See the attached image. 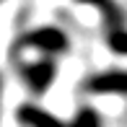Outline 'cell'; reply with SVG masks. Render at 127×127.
I'll return each mask as SVG.
<instances>
[{"label":"cell","mask_w":127,"mask_h":127,"mask_svg":"<svg viewBox=\"0 0 127 127\" xmlns=\"http://www.w3.org/2000/svg\"><path fill=\"white\" fill-rule=\"evenodd\" d=\"M0 86H3V80H0Z\"/></svg>","instance_id":"cell-8"},{"label":"cell","mask_w":127,"mask_h":127,"mask_svg":"<svg viewBox=\"0 0 127 127\" xmlns=\"http://www.w3.org/2000/svg\"><path fill=\"white\" fill-rule=\"evenodd\" d=\"M67 127H101V117L96 114V109L83 106V109H78V114L73 117V122Z\"/></svg>","instance_id":"cell-6"},{"label":"cell","mask_w":127,"mask_h":127,"mask_svg":"<svg viewBox=\"0 0 127 127\" xmlns=\"http://www.w3.org/2000/svg\"><path fill=\"white\" fill-rule=\"evenodd\" d=\"M16 119L24 127H67V122L57 119L55 114H49L47 109L36 106V104H24L16 109Z\"/></svg>","instance_id":"cell-4"},{"label":"cell","mask_w":127,"mask_h":127,"mask_svg":"<svg viewBox=\"0 0 127 127\" xmlns=\"http://www.w3.org/2000/svg\"><path fill=\"white\" fill-rule=\"evenodd\" d=\"M18 47H34V49L47 52V55H62V52H67L70 42H67V36L60 31V29L44 26V29L31 31V34H24L21 42H18Z\"/></svg>","instance_id":"cell-1"},{"label":"cell","mask_w":127,"mask_h":127,"mask_svg":"<svg viewBox=\"0 0 127 127\" xmlns=\"http://www.w3.org/2000/svg\"><path fill=\"white\" fill-rule=\"evenodd\" d=\"M106 44L117 55H127V29H106Z\"/></svg>","instance_id":"cell-7"},{"label":"cell","mask_w":127,"mask_h":127,"mask_svg":"<svg viewBox=\"0 0 127 127\" xmlns=\"http://www.w3.org/2000/svg\"><path fill=\"white\" fill-rule=\"evenodd\" d=\"M21 73H24L26 86L34 91V94H44V91L52 86V80H55L57 67H55L52 60H39V62H31V65H24Z\"/></svg>","instance_id":"cell-2"},{"label":"cell","mask_w":127,"mask_h":127,"mask_svg":"<svg viewBox=\"0 0 127 127\" xmlns=\"http://www.w3.org/2000/svg\"><path fill=\"white\" fill-rule=\"evenodd\" d=\"M88 94H127V70H109L91 75L83 83Z\"/></svg>","instance_id":"cell-3"},{"label":"cell","mask_w":127,"mask_h":127,"mask_svg":"<svg viewBox=\"0 0 127 127\" xmlns=\"http://www.w3.org/2000/svg\"><path fill=\"white\" fill-rule=\"evenodd\" d=\"M75 3H83V5H91L101 13L106 29H125V13L114 0H75Z\"/></svg>","instance_id":"cell-5"}]
</instances>
